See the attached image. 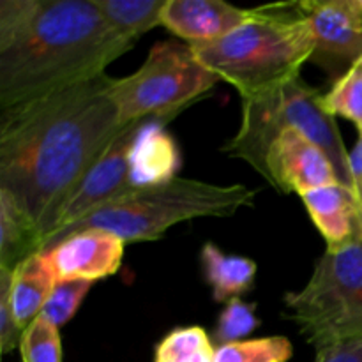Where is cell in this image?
Listing matches in <instances>:
<instances>
[{"label":"cell","instance_id":"6da1fadb","mask_svg":"<svg viewBox=\"0 0 362 362\" xmlns=\"http://www.w3.org/2000/svg\"><path fill=\"white\" fill-rule=\"evenodd\" d=\"M113 83L105 73L0 110V191L34 219L45 244L67 198L126 126Z\"/></svg>","mask_w":362,"mask_h":362},{"label":"cell","instance_id":"7a4b0ae2","mask_svg":"<svg viewBox=\"0 0 362 362\" xmlns=\"http://www.w3.org/2000/svg\"><path fill=\"white\" fill-rule=\"evenodd\" d=\"M134 45L95 0H2L0 110L101 76Z\"/></svg>","mask_w":362,"mask_h":362},{"label":"cell","instance_id":"3957f363","mask_svg":"<svg viewBox=\"0 0 362 362\" xmlns=\"http://www.w3.org/2000/svg\"><path fill=\"white\" fill-rule=\"evenodd\" d=\"M197 59L240 99L300 76L311 45L297 2L251 9V18L230 34L191 45Z\"/></svg>","mask_w":362,"mask_h":362},{"label":"cell","instance_id":"277c9868","mask_svg":"<svg viewBox=\"0 0 362 362\" xmlns=\"http://www.w3.org/2000/svg\"><path fill=\"white\" fill-rule=\"evenodd\" d=\"M257 191L233 184L218 186L194 179H177L145 189H131L71 226L46 250L69 233L83 228H103L115 233L126 244L158 240L179 223L197 218H228L251 207ZM45 250V251H46Z\"/></svg>","mask_w":362,"mask_h":362},{"label":"cell","instance_id":"5b68a950","mask_svg":"<svg viewBox=\"0 0 362 362\" xmlns=\"http://www.w3.org/2000/svg\"><path fill=\"white\" fill-rule=\"evenodd\" d=\"M286 129L300 131L324 148L334 165L339 182L352 187L349 151L336 120L324 108V94L300 76L243 98V119L235 136L223 145L228 158L243 159L267 180V154L276 138Z\"/></svg>","mask_w":362,"mask_h":362},{"label":"cell","instance_id":"8992f818","mask_svg":"<svg viewBox=\"0 0 362 362\" xmlns=\"http://www.w3.org/2000/svg\"><path fill=\"white\" fill-rule=\"evenodd\" d=\"M283 304L315 349L362 339V239L325 250L306 285L286 293Z\"/></svg>","mask_w":362,"mask_h":362},{"label":"cell","instance_id":"52a82bcc","mask_svg":"<svg viewBox=\"0 0 362 362\" xmlns=\"http://www.w3.org/2000/svg\"><path fill=\"white\" fill-rule=\"evenodd\" d=\"M219 76L194 55L191 45L159 41L145 62L126 78H115L112 95L120 122L177 117L218 85Z\"/></svg>","mask_w":362,"mask_h":362},{"label":"cell","instance_id":"ba28073f","mask_svg":"<svg viewBox=\"0 0 362 362\" xmlns=\"http://www.w3.org/2000/svg\"><path fill=\"white\" fill-rule=\"evenodd\" d=\"M311 45L310 62L334 80L362 59V14L356 0L297 2Z\"/></svg>","mask_w":362,"mask_h":362},{"label":"cell","instance_id":"9c48e42d","mask_svg":"<svg viewBox=\"0 0 362 362\" xmlns=\"http://www.w3.org/2000/svg\"><path fill=\"white\" fill-rule=\"evenodd\" d=\"M144 120L129 122L120 129V133L113 138L105 154L95 161V165L88 170L87 175L81 179L76 189L73 191L60 211L57 225L49 233L45 244V250L62 235L66 230L87 218L90 212L103 205L110 204L115 198L122 197L131 191L129 187V152L133 147L134 136Z\"/></svg>","mask_w":362,"mask_h":362},{"label":"cell","instance_id":"30bf717a","mask_svg":"<svg viewBox=\"0 0 362 362\" xmlns=\"http://www.w3.org/2000/svg\"><path fill=\"white\" fill-rule=\"evenodd\" d=\"M267 182L279 193H308L339 182L334 165L324 148L300 131L286 129L267 154Z\"/></svg>","mask_w":362,"mask_h":362},{"label":"cell","instance_id":"8fae6325","mask_svg":"<svg viewBox=\"0 0 362 362\" xmlns=\"http://www.w3.org/2000/svg\"><path fill=\"white\" fill-rule=\"evenodd\" d=\"M124 247L126 243L108 230L83 228L42 253L48 257L59 281L95 283L119 272Z\"/></svg>","mask_w":362,"mask_h":362},{"label":"cell","instance_id":"7c38bea8","mask_svg":"<svg viewBox=\"0 0 362 362\" xmlns=\"http://www.w3.org/2000/svg\"><path fill=\"white\" fill-rule=\"evenodd\" d=\"M251 18V9H240L221 0H166L161 27L187 41V45L216 41Z\"/></svg>","mask_w":362,"mask_h":362},{"label":"cell","instance_id":"4fadbf2b","mask_svg":"<svg viewBox=\"0 0 362 362\" xmlns=\"http://www.w3.org/2000/svg\"><path fill=\"white\" fill-rule=\"evenodd\" d=\"M173 117L145 119L129 152V187L145 189L177 179L182 158L177 141L166 131Z\"/></svg>","mask_w":362,"mask_h":362},{"label":"cell","instance_id":"5bb4252c","mask_svg":"<svg viewBox=\"0 0 362 362\" xmlns=\"http://www.w3.org/2000/svg\"><path fill=\"white\" fill-rule=\"evenodd\" d=\"M311 221L325 239V250H339L362 239V209L356 191L341 182L300 194Z\"/></svg>","mask_w":362,"mask_h":362},{"label":"cell","instance_id":"9a60e30c","mask_svg":"<svg viewBox=\"0 0 362 362\" xmlns=\"http://www.w3.org/2000/svg\"><path fill=\"white\" fill-rule=\"evenodd\" d=\"M57 276L45 253L32 255L11 276V306L21 331L41 315L57 285Z\"/></svg>","mask_w":362,"mask_h":362},{"label":"cell","instance_id":"2e32d148","mask_svg":"<svg viewBox=\"0 0 362 362\" xmlns=\"http://www.w3.org/2000/svg\"><path fill=\"white\" fill-rule=\"evenodd\" d=\"M204 278L216 303H230L250 292L257 279V264L240 255H228L216 244H204L200 251Z\"/></svg>","mask_w":362,"mask_h":362},{"label":"cell","instance_id":"e0dca14e","mask_svg":"<svg viewBox=\"0 0 362 362\" xmlns=\"http://www.w3.org/2000/svg\"><path fill=\"white\" fill-rule=\"evenodd\" d=\"M45 237L34 219L0 191V269L14 271L32 255L42 253Z\"/></svg>","mask_w":362,"mask_h":362},{"label":"cell","instance_id":"ac0fdd59","mask_svg":"<svg viewBox=\"0 0 362 362\" xmlns=\"http://www.w3.org/2000/svg\"><path fill=\"white\" fill-rule=\"evenodd\" d=\"M95 4L119 34L136 42L141 35L161 25L166 0H95Z\"/></svg>","mask_w":362,"mask_h":362},{"label":"cell","instance_id":"d6986e66","mask_svg":"<svg viewBox=\"0 0 362 362\" xmlns=\"http://www.w3.org/2000/svg\"><path fill=\"white\" fill-rule=\"evenodd\" d=\"M154 362H216V345L200 325L177 327L158 343Z\"/></svg>","mask_w":362,"mask_h":362},{"label":"cell","instance_id":"ffe728a7","mask_svg":"<svg viewBox=\"0 0 362 362\" xmlns=\"http://www.w3.org/2000/svg\"><path fill=\"white\" fill-rule=\"evenodd\" d=\"M293 346L285 336L243 339L216 346V362H288Z\"/></svg>","mask_w":362,"mask_h":362},{"label":"cell","instance_id":"44dd1931","mask_svg":"<svg viewBox=\"0 0 362 362\" xmlns=\"http://www.w3.org/2000/svg\"><path fill=\"white\" fill-rule=\"evenodd\" d=\"M324 108L332 117H343L362 127V59L354 64L331 90L324 94Z\"/></svg>","mask_w":362,"mask_h":362},{"label":"cell","instance_id":"7402d4cb","mask_svg":"<svg viewBox=\"0 0 362 362\" xmlns=\"http://www.w3.org/2000/svg\"><path fill=\"white\" fill-rule=\"evenodd\" d=\"M260 320L257 317V304L244 303L243 299H232L219 313L212 341L216 346L243 341L253 331H257Z\"/></svg>","mask_w":362,"mask_h":362},{"label":"cell","instance_id":"603a6c76","mask_svg":"<svg viewBox=\"0 0 362 362\" xmlns=\"http://www.w3.org/2000/svg\"><path fill=\"white\" fill-rule=\"evenodd\" d=\"M20 354L21 362H62L59 329L42 317H37L23 331Z\"/></svg>","mask_w":362,"mask_h":362},{"label":"cell","instance_id":"cb8c5ba5","mask_svg":"<svg viewBox=\"0 0 362 362\" xmlns=\"http://www.w3.org/2000/svg\"><path fill=\"white\" fill-rule=\"evenodd\" d=\"M92 285L94 283L90 281H57L55 288L42 306L39 317L60 329L76 315L78 308L83 303Z\"/></svg>","mask_w":362,"mask_h":362},{"label":"cell","instance_id":"d4e9b609","mask_svg":"<svg viewBox=\"0 0 362 362\" xmlns=\"http://www.w3.org/2000/svg\"><path fill=\"white\" fill-rule=\"evenodd\" d=\"M11 276L13 271L0 269V352L2 354L20 349L21 336H23L11 306Z\"/></svg>","mask_w":362,"mask_h":362},{"label":"cell","instance_id":"484cf974","mask_svg":"<svg viewBox=\"0 0 362 362\" xmlns=\"http://www.w3.org/2000/svg\"><path fill=\"white\" fill-rule=\"evenodd\" d=\"M315 362H362V339L317 349Z\"/></svg>","mask_w":362,"mask_h":362},{"label":"cell","instance_id":"4316f807","mask_svg":"<svg viewBox=\"0 0 362 362\" xmlns=\"http://www.w3.org/2000/svg\"><path fill=\"white\" fill-rule=\"evenodd\" d=\"M349 172L352 180V189L362 187V134H359L354 151L349 152Z\"/></svg>","mask_w":362,"mask_h":362},{"label":"cell","instance_id":"83f0119b","mask_svg":"<svg viewBox=\"0 0 362 362\" xmlns=\"http://www.w3.org/2000/svg\"><path fill=\"white\" fill-rule=\"evenodd\" d=\"M356 191L357 198H359V204H361V209H362V187H359V189H354Z\"/></svg>","mask_w":362,"mask_h":362},{"label":"cell","instance_id":"f1b7e54d","mask_svg":"<svg viewBox=\"0 0 362 362\" xmlns=\"http://www.w3.org/2000/svg\"><path fill=\"white\" fill-rule=\"evenodd\" d=\"M356 6H357V9H359L361 14H362V0H356Z\"/></svg>","mask_w":362,"mask_h":362},{"label":"cell","instance_id":"f546056e","mask_svg":"<svg viewBox=\"0 0 362 362\" xmlns=\"http://www.w3.org/2000/svg\"><path fill=\"white\" fill-rule=\"evenodd\" d=\"M359 134H362V127H361V129H359Z\"/></svg>","mask_w":362,"mask_h":362}]
</instances>
